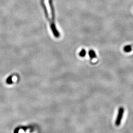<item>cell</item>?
<instances>
[{"mask_svg":"<svg viewBox=\"0 0 133 133\" xmlns=\"http://www.w3.org/2000/svg\"><path fill=\"white\" fill-rule=\"evenodd\" d=\"M124 113V109L123 107H120L118 109V114H117V116L115 120V125L117 126H118L120 125L121 122L122 121V117L123 116Z\"/></svg>","mask_w":133,"mask_h":133,"instance_id":"obj_1","label":"cell"},{"mask_svg":"<svg viewBox=\"0 0 133 133\" xmlns=\"http://www.w3.org/2000/svg\"><path fill=\"white\" fill-rule=\"evenodd\" d=\"M123 50L126 53H129L132 51V46L131 45H127L124 47Z\"/></svg>","mask_w":133,"mask_h":133,"instance_id":"obj_2","label":"cell"},{"mask_svg":"<svg viewBox=\"0 0 133 133\" xmlns=\"http://www.w3.org/2000/svg\"><path fill=\"white\" fill-rule=\"evenodd\" d=\"M89 55L90 56V57L91 59H93V58L96 57V54L93 50H90L89 51Z\"/></svg>","mask_w":133,"mask_h":133,"instance_id":"obj_3","label":"cell"},{"mask_svg":"<svg viewBox=\"0 0 133 133\" xmlns=\"http://www.w3.org/2000/svg\"><path fill=\"white\" fill-rule=\"evenodd\" d=\"M86 54V52L85 50H82V51L80 52L79 53V55L81 57H84V56Z\"/></svg>","mask_w":133,"mask_h":133,"instance_id":"obj_4","label":"cell"}]
</instances>
